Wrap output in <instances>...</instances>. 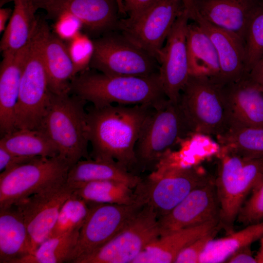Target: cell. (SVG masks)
<instances>
[{
    "instance_id": "11",
    "label": "cell",
    "mask_w": 263,
    "mask_h": 263,
    "mask_svg": "<svg viewBox=\"0 0 263 263\" xmlns=\"http://www.w3.org/2000/svg\"><path fill=\"white\" fill-rule=\"evenodd\" d=\"M159 236L156 213L144 205L114 237L77 263H132Z\"/></svg>"
},
{
    "instance_id": "16",
    "label": "cell",
    "mask_w": 263,
    "mask_h": 263,
    "mask_svg": "<svg viewBox=\"0 0 263 263\" xmlns=\"http://www.w3.org/2000/svg\"><path fill=\"white\" fill-rule=\"evenodd\" d=\"M216 220L220 221V206L214 180L211 178L158 219L160 236Z\"/></svg>"
},
{
    "instance_id": "39",
    "label": "cell",
    "mask_w": 263,
    "mask_h": 263,
    "mask_svg": "<svg viewBox=\"0 0 263 263\" xmlns=\"http://www.w3.org/2000/svg\"><path fill=\"white\" fill-rule=\"evenodd\" d=\"M38 157L22 156L14 154L0 145V170H8Z\"/></svg>"
},
{
    "instance_id": "41",
    "label": "cell",
    "mask_w": 263,
    "mask_h": 263,
    "mask_svg": "<svg viewBox=\"0 0 263 263\" xmlns=\"http://www.w3.org/2000/svg\"><path fill=\"white\" fill-rule=\"evenodd\" d=\"M228 263H256L253 256L251 244L245 245L237 250L225 262Z\"/></svg>"
},
{
    "instance_id": "37",
    "label": "cell",
    "mask_w": 263,
    "mask_h": 263,
    "mask_svg": "<svg viewBox=\"0 0 263 263\" xmlns=\"http://www.w3.org/2000/svg\"><path fill=\"white\" fill-rule=\"evenodd\" d=\"M221 228L219 226L189 244L179 253L174 263H200L201 256L208 243L214 239Z\"/></svg>"
},
{
    "instance_id": "9",
    "label": "cell",
    "mask_w": 263,
    "mask_h": 263,
    "mask_svg": "<svg viewBox=\"0 0 263 263\" xmlns=\"http://www.w3.org/2000/svg\"><path fill=\"white\" fill-rule=\"evenodd\" d=\"M159 164V169L134 189L136 199L152 208L158 219L182 201L193 189L211 177L193 167L169 164Z\"/></svg>"
},
{
    "instance_id": "42",
    "label": "cell",
    "mask_w": 263,
    "mask_h": 263,
    "mask_svg": "<svg viewBox=\"0 0 263 263\" xmlns=\"http://www.w3.org/2000/svg\"><path fill=\"white\" fill-rule=\"evenodd\" d=\"M248 76L263 89V56L249 71Z\"/></svg>"
},
{
    "instance_id": "1",
    "label": "cell",
    "mask_w": 263,
    "mask_h": 263,
    "mask_svg": "<svg viewBox=\"0 0 263 263\" xmlns=\"http://www.w3.org/2000/svg\"><path fill=\"white\" fill-rule=\"evenodd\" d=\"M153 109L120 104L90 109L87 121L93 158L115 161L132 172L136 164L135 145Z\"/></svg>"
},
{
    "instance_id": "44",
    "label": "cell",
    "mask_w": 263,
    "mask_h": 263,
    "mask_svg": "<svg viewBox=\"0 0 263 263\" xmlns=\"http://www.w3.org/2000/svg\"><path fill=\"white\" fill-rule=\"evenodd\" d=\"M13 10L10 8L0 9V33L3 32L6 29V23L10 19Z\"/></svg>"
},
{
    "instance_id": "35",
    "label": "cell",
    "mask_w": 263,
    "mask_h": 263,
    "mask_svg": "<svg viewBox=\"0 0 263 263\" xmlns=\"http://www.w3.org/2000/svg\"><path fill=\"white\" fill-rule=\"evenodd\" d=\"M250 195L241 207L236 220L245 226L263 221V174L257 180L250 192Z\"/></svg>"
},
{
    "instance_id": "28",
    "label": "cell",
    "mask_w": 263,
    "mask_h": 263,
    "mask_svg": "<svg viewBox=\"0 0 263 263\" xmlns=\"http://www.w3.org/2000/svg\"><path fill=\"white\" fill-rule=\"evenodd\" d=\"M0 145L16 155L53 157L59 155L57 149L42 132L16 129L1 136Z\"/></svg>"
},
{
    "instance_id": "45",
    "label": "cell",
    "mask_w": 263,
    "mask_h": 263,
    "mask_svg": "<svg viewBox=\"0 0 263 263\" xmlns=\"http://www.w3.org/2000/svg\"><path fill=\"white\" fill-rule=\"evenodd\" d=\"M255 258L256 263H263V236L260 238V247Z\"/></svg>"
},
{
    "instance_id": "17",
    "label": "cell",
    "mask_w": 263,
    "mask_h": 263,
    "mask_svg": "<svg viewBox=\"0 0 263 263\" xmlns=\"http://www.w3.org/2000/svg\"><path fill=\"white\" fill-rule=\"evenodd\" d=\"M40 8L47 18L55 20L63 14H69L81 22L82 29L94 38L117 29L120 20L116 0H49Z\"/></svg>"
},
{
    "instance_id": "27",
    "label": "cell",
    "mask_w": 263,
    "mask_h": 263,
    "mask_svg": "<svg viewBox=\"0 0 263 263\" xmlns=\"http://www.w3.org/2000/svg\"><path fill=\"white\" fill-rule=\"evenodd\" d=\"M66 180L72 185L93 181H114L134 189L142 179L115 161L90 158L81 160L71 167Z\"/></svg>"
},
{
    "instance_id": "47",
    "label": "cell",
    "mask_w": 263,
    "mask_h": 263,
    "mask_svg": "<svg viewBox=\"0 0 263 263\" xmlns=\"http://www.w3.org/2000/svg\"><path fill=\"white\" fill-rule=\"evenodd\" d=\"M37 9L40 8L41 6L49 0H33Z\"/></svg>"
},
{
    "instance_id": "36",
    "label": "cell",
    "mask_w": 263,
    "mask_h": 263,
    "mask_svg": "<svg viewBox=\"0 0 263 263\" xmlns=\"http://www.w3.org/2000/svg\"><path fill=\"white\" fill-rule=\"evenodd\" d=\"M74 66L75 76L87 69L92 56V39L81 32L72 39L65 41Z\"/></svg>"
},
{
    "instance_id": "34",
    "label": "cell",
    "mask_w": 263,
    "mask_h": 263,
    "mask_svg": "<svg viewBox=\"0 0 263 263\" xmlns=\"http://www.w3.org/2000/svg\"><path fill=\"white\" fill-rule=\"evenodd\" d=\"M90 207V203L75 191L62 206L49 238L80 229L88 217Z\"/></svg>"
},
{
    "instance_id": "15",
    "label": "cell",
    "mask_w": 263,
    "mask_h": 263,
    "mask_svg": "<svg viewBox=\"0 0 263 263\" xmlns=\"http://www.w3.org/2000/svg\"><path fill=\"white\" fill-rule=\"evenodd\" d=\"M189 20L184 9L170 31L159 58V75L165 93L168 99L174 103H178L189 76L187 46Z\"/></svg>"
},
{
    "instance_id": "46",
    "label": "cell",
    "mask_w": 263,
    "mask_h": 263,
    "mask_svg": "<svg viewBox=\"0 0 263 263\" xmlns=\"http://www.w3.org/2000/svg\"><path fill=\"white\" fill-rule=\"evenodd\" d=\"M116 1L117 2L118 5L119 11L120 15H124V16L126 15L125 10H124V5H123L122 0H116Z\"/></svg>"
},
{
    "instance_id": "12",
    "label": "cell",
    "mask_w": 263,
    "mask_h": 263,
    "mask_svg": "<svg viewBox=\"0 0 263 263\" xmlns=\"http://www.w3.org/2000/svg\"><path fill=\"white\" fill-rule=\"evenodd\" d=\"M90 203L89 213L66 263H77L101 247L114 237L144 206L138 200L130 205Z\"/></svg>"
},
{
    "instance_id": "23",
    "label": "cell",
    "mask_w": 263,
    "mask_h": 263,
    "mask_svg": "<svg viewBox=\"0 0 263 263\" xmlns=\"http://www.w3.org/2000/svg\"><path fill=\"white\" fill-rule=\"evenodd\" d=\"M193 21L188 24L187 35L189 75L206 76L216 82L220 67L216 49L205 31Z\"/></svg>"
},
{
    "instance_id": "20",
    "label": "cell",
    "mask_w": 263,
    "mask_h": 263,
    "mask_svg": "<svg viewBox=\"0 0 263 263\" xmlns=\"http://www.w3.org/2000/svg\"><path fill=\"white\" fill-rule=\"evenodd\" d=\"M208 35L216 49L220 74L216 83L223 85L247 75L245 71L244 42L237 35L217 27L199 16L196 21Z\"/></svg>"
},
{
    "instance_id": "19",
    "label": "cell",
    "mask_w": 263,
    "mask_h": 263,
    "mask_svg": "<svg viewBox=\"0 0 263 263\" xmlns=\"http://www.w3.org/2000/svg\"><path fill=\"white\" fill-rule=\"evenodd\" d=\"M32 38V37H31ZM31 39L19 50L2 53L0 65V132L1 137L15 130V110Z\"/></svg>"
},
{
    "instance_id": "8",
    "label": "cell",
    "mask_w": 263,
    "mask_h": 263,
    "mask_svg": "<svg viewBox=\"0 0 263 263\" xmlns=\"http://www.w3.org/2000/svg\"><path fill=\"white\" fill-rule=\"evenodd\" d=\"M178 104L192 133L217 137L229 128L220 86L209 77L189 75Z\"/></svg>"
},
{
    "instance_id": "13",
    "label": "cell",
    "mask_w": 263,
    "mask_h": 263,
    "mask_svg": "<svg viewBox=\"0 0 263 263\" xmlns=\"http://www.w3.org/2000/svg\"><path fill=\"white\" fill-rule=\"evenodd\" d=\"M184 9L181 0H157L137 18L120 19L117 30L159 61L164 43Z\"/></svg>"
},
{
    "instance_id": "21",
    "label": "cell",
    "mask_w": 263,
    "mask_h": 263,
    "mask_svg": "<svg viewBox=\"0 0 263 263\" xmlns=\"http://www.w3.org/2000/svg\"><path fill=\"white\" fill-rule=\"evenodd\" d=\"M254 0H196L199 16L240 37L244 42Z\"/></svg>"
},
{
    "instance_id": "48",
    "label": "cell",
    "mask_w": 263,
    "mask_h": 263,
    "mask_svg": "<svg viewBox=\"0 0 263 263\" xmlns=\"http://www.w3.org/2000/svg\"></svg>"
},
{
    "instance_id": "14",
    "label": "cell",
    "mask_w": 263,
    "mask_h": 263,
    "mask_svg": "<svg viewBox=\"0 0 263 263\" xmlns=\"http://www.w3.org/2000/svg\"><path fill=\"white\" fill-rule=\"evenodd\" d=\"M66 179L50 185L13 206L28 230L31 254L49 237L62 206L76 189Z\"/></svg>"
},
{
    "instance_id": "32",
    "label": "cell",
    "mask_w": 263,
    "mask_h": 263,
    "mask_svg": "<svg viewBox=\"0 0 263 263\" xmlns=\"http://www.w3.org/2000/svg\"><path fill=\"white\" fill-rule=\"evenodd\" d=\"M80 229L50 237L42 242L34 253L18 263H61L66 262L75 247Z\"/></svg>"
},
{
    "instance_id": "22",
    "label": "cell",
    "mask_w": 263,
    "mask_h": 263,
    "mask_svg": "<svg viewBox=\"0 0 263 263\" xmlns=\"http://www.w3.org/2000/svg\"><path fill=\"white\" fill-rule=\"evenodd\" d=\"M219 226H221L220 221L216 220L160 236L132 263H174L179 253L186 246Z\"/></svg>"
},
{
    "instance_id": "29",
    "label": "cell",
    "mask_w": 263,
    "mask_h": 263,
    "mask_svg": "<svg viewBox=\"0 0 263 263\" xmlns=\"http://www.w3.org/2000/svg\"><path fill=\"white\" fill-rule=\"evenodd\" d=\"M263 236V221L246 226L237 232H232L221 238L211 240L202 254L200 263H225L241 247L251 244Z\"/></svg>"
},
{
    "instance_id": "5",
    "label": "cell",
    "mask_w": 263,
    "mask_h": 263,
    "mask_svg": "<svg viewBox=\"0 0 263 263\" xmlns=\"http://www.w3.org/2000/svg\"><path fill=\"white\" fill-rule=\"evenodd\" d=\"M46 38L40 31L31 38L15 110V129L38 130L48 106L50 91L43 56Z\"/></svg>"
},
{
    "instance_id": "30",
    "label": "cell",
    "mask_w": 263,
    "mask_h": 263,
    "mask_svg": "<svg viewBox=\"0 0 263 263\" xmlns=\"http://www.w3.org/2000/svg\"><path fill=\"white\" fill-rule=\"evenodd\" d=\"M73 185L77 194L91 203L130 205L137 201L134 189L122 182L93 181Z\"/></svg>"
},
{
    "instance_id": "6",
    "label": "cell",
    "mask_w": 263,
    "mask_h": 263,
    "mask_svg": "<svg viewBox=\"0 0 263 263\" xmlns=\"http://www.w3.org/2000/svg\"><path fill=\"white\" fill-rule=\"evenodd\" d=\"M263 174V156L248 157L225 152L214 180L220 206V225L228 233L254 184Z\"/></svg>"
},
{
    "instance_id": "38",
    "label": "cell",
    "mask_w": 263,
    "mask_h": 263,
    "mask_svg": "<svg viewBox=\"0 0 263 263\" xmlns=\"http://www.w3.org/2000/svg\"><path fill=\"white\" fill-rule=\"evenodd\" d=\"M55 21L54 33L64 41L72 39L82 29L80 21L69 14H61Z\"/></svg>"
},
{
    "instance_id": "18",
    "label": "cell",
    "mask_w": 263,
    "mask_h": 263,
    "mask_svg": "<svg viewBox=\"0 0 263 263\" xmlns=\"http://www.w3.org/2000/svg\"><path fill=\"white\" fill-rule=\"evenodd\" d=\"M219 86L229 127H263V89L248 74Z\"/></svg>"
},
{
    "instance_id": "31",
    "label": "cell",
    "mask_w": 263,
    "mask_h": 263,
    "mask_svg": "<svg viewBox=\"0 0 263 263\" xmlns=\"http://www.w3.org/2000/svg\"><path fill=\"white\" fill-rule=\"evenodd\" d=\"M217 138L225 152L248 157L263 156V127L230 126Z\"/></svg>"
},
{
    "instance_id": "3",
    "label": "cell",
    "mask_w": 263,
    "mask_h": 263,
    "mask_svg": "<svg viewBox=\"0 0 263 263\" xmlns=\"http://www.w3.org/2000/svg\"><path fill=\"white\" fill-rule=\"evenodd\" d=\"M71 93L56 94L50 92V101L38 130L42 132L57 149L59 155L71 167L78 161L90 159V143L87 101Z\"/></svg>"
},
{
    "instance_id": "26",
    "label": "cell",
    "mask_w": 263,
    "mask_h": 263,
    "mask_svg": "<svg viewBox=\"0 0 263 263\" xmlns=\"http://www.w3.org/2000/svg\"><path fill=\"white\" fill-rule=\"evenodd\" d=\"M13 1L14 7L0 43L2 53L17 51L30 41L38 23V9L33 0H0V8Z\"/></svg>"
},
{
    "instance_id": "24",
    "label": "cell",
    "mask_w": 263,
    "mask_h": 263,
    "mask_svg": "<svg viewBox=\"0 0 263 263\" xmlns=\"http://www.w3.org/2000/svg\"><path fill=\"white\" fill-rule=\"evenodd\" d=\"M31 254V243L26 226L12 206L0 209V263H18Z\"/></svg>"
},
{
    "instance_id": "25",
    "label": "cell",
    "mask_w": 263,
    "mask_h": 263,
    "mask_svg": "<svg viewBox=\"0 0 263 263\" xmlns=\"http://www.w3.org/2000/svg\"><path fill=\"white\" fill-rule=\"evenodd\" d=\"M43 56L48 87L56 94L70 93V84L75 77L74 66L64 41L54 32L46 38Z\"/></svg>"
},
{
    "instance_id": "10",
    "label": "cell",
    "mask_w": 263,
    "mask_h": 263,
    "mask_svg": "<svg viewBox=\"0 0 263 263\" xmlns=\"http://www.w3.org/2000/svg\"><path fill=\"white\" fill-rule=\"evenodd\" d=\"M70 165L59 155L38 157L0 174V209L67 179Z\"/></svg>"
},
{
    "instance_id": "7",
    "label": "cell",
    "mask_w": 263,
    "mask_h": 263,
    "mask_svg": "<svg viewBox=\"0 0 263 263\" xmlns=\"http://www.w3.org/2000/svg\"><path fill=\"white\" fill-rule=\"evenodd\" d=\"M92 40L91 69L111 76L146 77L159 74L157 58L117 30Z\"/></svg>"
},
{
    "instance_id": "4",
    "label": "cell",
    "mask_w": 263,
    "mask_h": 263,
    "mask_svg": "<svg viewBox=\"0 0 263 263\" xmlns=\"http://www.w3.org/2000/svg\"><path fill=\"white\" fill-rule=\"evenodd\" d=\"M192 134L178 104L168 100L149 113L134 147L135 170L156 168L177 141Z\"/></svg>"
},
{
    "instance_id": "2",
    "label": "cell",
    "mask_w": 263,
    "mask_h": 263,
    "mask_svg": "<svg viewBox=\"0 0 263 263\" xmlns=\"http://www.w3.org/2000/svg\"><path fill=\"white\" fill-rule=\"evenodd\" d=\"M70 93L96 108L116 103L155 109L169 100L159 74L146 77L111 76L87 69L72 79Z\"/></svg>"
},
{
    "instance_id": "40",
    "label": "cell",
    "mask_w": 263,
    "mask_h": 263,
    "mask_svg": "<svg viewBox=\"0 0 263 263\" xmlns=\"http://www.w3.org/2000/svg\"><path fill=\"white\" fill-rule=\"evenodd\" d=\"M126 15L132 20L141 15L157 0H122Z\"/></svg>"
},
{
    "instance_id": "43",
    "label": "cell",
    "mask_w": 263,
    "mask_h": 263,
    "mask_svg": "<svg viewBox=\"0 0 263 263\" xmlns=\"http://www.w3.org/2000/svg\"><path fill=\"white\" fill-rule=\"evenodd\" d=\"M187 11L189 19L192 21H196L199 14L197 7L196 0H181Z\"/></svg>"
},
{
    "instance_id": "33",
    "label": "cell",
    "mask_w": 263,
    "mask_h": 263,
    "mask_svg": "<svg viewBox=\"0 0 263 263\" xmlns=\"http://www.w3.org/2000/svg\"><path fill=\"white\" fill-rule=\"evenodd\" d=\"M244 46L245 71L248 74L263 56V0H255L246 29Z\"/></svg>"
}]
</instances>
